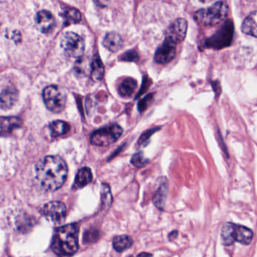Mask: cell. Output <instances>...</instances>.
Returning a JSON list of instances; mask_svg holds the SVG:
<instances>
[{"label": "cell", "instance_id": "1", "mask_svg": "<svg viewBox=\"0 0 257 257\" xmlns=\"http://www.w3.org/2000/svg\"><path fill=\"white\" fill-rule=\"evenodd\" d=\"M36 178L46 190L55 191L64 185L68 174L65 161L58 155H49L36 165Z\"/></svg>", "mask_w": 257, "mask_h": 257}, {"label": "cell", "instance_id": "2", "mask_svg": "<svg viewBox=\"0 0 257 257\" xmlns=\"http://www.w3.org/2000/svg\"><path fill=\"white\" fill-rule=\"evenodd\" d=\"M78 228L76 223L56 229L51 248L59 257H71L78 248Z\"/></svg>", "mask_w": 257, "mask_h": 257}, {"label": "cell", "instance_id": "3", "mask_svg": "<svg viewBox=\"0 0 257 257\" xmlns=\"http://www.w3.org/2000/svg\"><path fill=\"white\" fill-rule=\"evenodd\" d=\"M229 12L228 4L217 2L209 8H202L195 12L196 22L205 26H213L223 22Z\"/></svg>", "mask_w": 257, "mask_h": 257}, {"label": "cell", "instance_id": "4", "mask_svg": "<svg viewBox=\"0 0 257 257\" xmlns=\"http://www.w3.org/2000/svg\"><path fill=\"white\" fill-rule=\"evenodd\" d=\"M43 101L51 112L58 113L64 110L67 102L65 91L57 85H49L43 91Z\"/></svg>", "mask_w": 257, "mask_h": 257}, {"label": "cell", "instance_id": "5", "mask_svg": "<svg viewBox=\"0 0 257 257\" xmlns=\"http://www.w3.org/2000/svg\"><path fill=\"white\" fill-rule=\"evenodd\" d=\"M122 128L118 125L106 126L92 133L90 137L91 144L99 147H106L115 143L122 136Z\"/></svg>", "mask_w": 257, "mask_h": 257}, {"label": "cell", "instance_id": "6", "mask_svg": "<svg viewBox=\"0 0 257 257\" xmlns=\"http://www.w3.org/2000/svg\"><path fill=\"white\" fill-rule=\"evenodd\" d=\"M60 47L66 55L79 58L85 51V43L81 36L74 32H67L60 38Z\"/></svg>", "mask_w": 257, "mask_h": 257}, {"label": "cell", "instance_id": "7", "mask_svg": "<svg viewBox=\"0 0 257 257\" xmlns=\"http://www.w3.org/2000/svg\"><path fill=\"white\" fill-rule=\"evenodd\" d=\"M42 212L45 217L54 225L64 223L67 217L65 205L60 202H51L46 204L42 209Z\"/></svg>", "mask_w": 257, "mask_h": 257}, {"label": "cell", "instance_id": "8", "mask_svg": "<svg viewBox=\"0 0 257 257\" xmlns=\"http://www.w3.org/2000/svg\"><path fill=\"white\" fill-rule=\"evenodd\" d=\"M233 35V25L231 22L224 24L223 26L207 41L208 47L222 49L231 43Z\"/></svg>", "mask_w": 257, "mask_h": 257}, {"label": "cell", "instance_id": "9", "mask_svg": "<svg viewBox=\"0 0 257 257\" xmlns=\"http://www.w3.org/2000/svg\"><path fill=\"white\" fill-rule=\"evenodd\" d=\"M188 23L184 18L175 20L165 31V39L177 45L182 43L187 33Z\"/></svg>", "mask_w": 257, "mask_h": 257}, {"label": "cell", "instance_id": "10", "mask_svg": "<svg viewBox=\"0 0 257 257\" xmlns=\"http://www.w3.org/2000/svg\"><path fill=\"white\" fill-rule=\"evenodd\" d=\"M176 45L164 39V43L157 49L155 54V62L165 64L169 63L176 55Z\"/></svg>", "mask_w": 257, "mask_h": 257}, {"label": "cell", "instance_id": "11", "mask_svg": "<svg viewBox=\"0 0 257 257\" xmlns=\"http://www.w3.org/2000/svg\"><path fill=\"white\" fill-rule=\"evenodd\" d=\"M36 25L39 31L47 33L51 31L55 26V18L49 11L42 10L36 14Z\"/></svg>", "mask_w": 257, "mask_h": 257}, {"label": "cell", "instance_id": "12", "mask_svg": "<svg viewBox=\"0 0 257 257\" xmlns=\"http://www.w3.org/2000/svg\"><path fill=\"white\" fill-rule=\"evenodd\" d=\"M18 100V91L14 87L7 86L1 92V108L8 109L12 107Z\"/></svg>", "mask_w": 257, "mask_h": 257}, {"label": "cell", "instance_id": "13", "mask_svg": "<svg viewBox=\"0 0 257 257\" xmlns=\"http://www.w3.org/2000/svg\"><path fill=\"white\" fill-rule=\"evenodd\" d=\"M168 193V183L167 180H164L159 187L155 192V195L153 196V203L155 205V207L159 210H163L166 203L167 197Z\"/></svg>", "mask_w": 257, "mask_h": 257}, {"label": "cell", "instance_id": "14", "mask_svg": "<svg viewBox=\"0 0 257 257\" xmlns=\"http://www.w3.org/2000/svg\"><path fill=\"white\" fill-rule=\"evenodd\" d=\"M103 45L112 52H116L123 46V40L120 35L112 32L106 35L103 41Z\"/></svg>", "mask_w": 257, "mask_h": 257}, {"label": "cell", "instance_id": "15", "mask_svg": "<svg viewBox=\"0 0 257 257\" xmlns=\"http://www.w3.org/2000/svg\"><path fill=\"white\" fill-rule=\"evenodd\" d=\"M254 238V232L246 226L236 225L234 240L244 245H249L252 242Z\"/></svg>", "mask_w": 257, "mask_h": 257}, {"label": "cell", "instance_id": "16", "mask_svg": "<svg viewBox=\"0 0 257 257\" xmlns=\"http://www.w3.org/2000/svg\"><path fill=\"white\" fill-rule=\"evenodd\" d=\"M22 126V120L18 117L1 118V134L6 136Z\"/></svg>", "mask_w": 257, "mask_h": 257}, {"label": "cell", "instance_id": "17", "mask_svg": "<svg viewBox=\"0 0 257 257\" xmlns=\"http://www.w3.org/2000/svg\"><path fill=\"white\" fill-rule=\"evenodd\" d=\"M92 173L88 167L81 168L77 173L74 182V189H81L85 187L92 180Z\"/></svg>", "mask_w": 257, "mask_h": 257}, {"label": "cell", "instance_id": "18", "mask_svg": "<svg viewBox=\"0 0 257 257\" xmlns=\"http://www.w3.org/2000/svg\"><path fill=\"white\" fill-rule=\"evenodd\" d=\"M243 33L257 38V11L248 15L241 26Z\"/></svg>", "mask_w": 257, "mask_h": 257}, {"label": "cell", "instance_id": "19", "mask_svg": "<svg viewBox=\"0 0 257 257\" xmlns=\"http://www.w3.org/2000/svg\"><path fill=\"white\" fill-rule=\"evenodd\" d=\"M236 225L232 223H225L221 230V242L223 245L231 246L235 241L234 233H235Z\"/></svg>", "mask_w": 257, "mask_h": 257}, {"label": "cell", "instance_id": "20", "mask_svg": "<svg viewBox=\"0 0 257 257\" xmlns=\"http://www.w3.org/2000/svg\"><path fill=\"white\" fill-rule=\"evenodd\" d=\"M60 16L62 17L65 25L78 23L81 19V15L79 11L77 8H71V7L64 8L60 14Z\"/></svg>", "mask_w": 257, "mask_h": 257}, {"label": "cell", "instance_id": "21", "mask_svg": "<svg viewBox=\"0 0 257 257\" xmlns=\"http://www.w3.org/2000/svg\"><path fill=\"white\" fill-rule=\"evenodd\" d=\"M91 79L95 81H101L104 76V67L98 54L95 55L91 63Z\"/></svg>", "mask_w": 257, "mask_h": 257}, {"label": "cell", "instance_id": "22", "mask_svg": "<svg viewBox=\"0 0 257 257\" xmlns=\"http://www.w3.org/2000/svg\"><path fill=\"white\" fill-rule=\"evenodd\" d=\"M70 130V125L64 121H54L49 125V130H50L51 137H57L64 135L68 133Z\"/></svg>", "mask_w": 257, "mask_h": 257}, {"label": "cell", "instance_id": "23", "mask_svg": "<svg viewBox=\"0 0 257 257\" xmlns=\"http://www.w3.org/2000/svg\"><path fill=\"white\" fill-rule=\"evenodd\" d=\"M133 244V240L130 236L119 235L115 237L113 241H112V246L113 248L117 252H123L126 250L129 249Z\"/></svg>", "mask_w": 257, "mask_h": 257}, {"label": "cell", "instance_id": "24", "mask_svg": "<svg viewBox=\"0 0 257 257\" xmlns=\"http://www.w3.org/2000/svg\"><path fill=\"white\" fill-rule=\"evenodd\" d=\"M137 87V82L135 79L131 78H126L119 86V94L122 97H130L133 95Z\"/></svg>", "mask_w": 257, "mask_h": 257}, {"label": "cell", "instance_id": "25", "mask_svg": "<svg viewBox=\"0 0 257 257\" xmlns=\"http://www.w3.org/2000/svg\"><path fill=\"white\" fill-rule=\"evenodd\" d=\"M34 219L29 215L22 214L16 220L17 227L22 231H29L34 225Z\"/></svg>", "mask_w": 257, "mask_h": 257}, {"label": "cell", "instance_id": "26", "mask_svg": "<svg viewBox=\"0 0 257 257\" xmlns=\"http://www.w3.org/2000/svg\"><path fill=\"white\" fill-rule=\"evenodd\" d=\"M101 202L103 206L106 208H109L112 202V195L111 193L110 187L107 184H103L101 188Z\"/></svg>", "mask_w": 257, "mask_h": 257}, {"label": "cell", "instance_id": "27", "mask_svg": "<svg viewBox=\"0 0 257 257\" xmlns=\"http://www.w3.org/2000/svg\"><path fill=\"white\" fill-rule=\"evenodd\" d=\"M147 162H148V160L144 158L142 152L134 154L132 156L131 160H130V163L133 164V166L137 167V168H141V167L144 166Z\"/></svg>", "mask_w": 257, "mask_h": 257}, {"label": "cell", "instance_id": "28", "mask_svg": "<svg viewBox=\"0 0 257 257\" xmlns=\"http://www.w3.org/2000/svg\"><path fill=\"white\" fill-rule=\"evenodd\" d=\"M98 238H99V231L97 230L91 229V230L87 231L84 234L83 241L86 244H89V243L95 242L98 239Z\"/></svg>", "mask_w": 257, "mask_h": 257}, {"label": "cell", "instance_id": "29", "mask_svg": "<svg viewBox=\"0 0 257 257\" xmlns=\"http://www.w3.org/2000/svg\"><path fill=\"white\" fill-rule=\"evenodd\" d=\"M120 60H122V61H128V62L134 61V62H136V61L139 60V55L136 51H128L121 56Z\"/></svg>", "mask_w": 257, "mask_h": 257}, {"label": "cell", "instance_id": "30", "mask_svg": "<svg viewBox=\"0 0 257 257\" xmlns=\"http://www.w3.org/2000/svg\"><path fill=\"white\" fill-rule=\"evenodd\" d=\"M155 130H156V129H155V130H149V131H147L146 133H143V135L141 136V137H140V139L138 141V143L140 144V146H144V144H146V143H147V140H149L150 136L153 134V132L155 131Z\"/></svg>", "mask_w": 257, "mask_h": 257}, {"label": "cell", "instance_id": "31", "mask_svg": "<svg viewBox=\"0 0 257 257\" xmlns=\"http://www.w3.org/2000/svg\"><path fill=\"white\" fill-rule=\"evenodd\" d=\"M178 231L177 230H174V231H171L169 234H168V238H169L170 241H173V240L176 239L178 238Z\"/></svg>", "mask_w": 257, "mask_h": 257}, {"label": "cell", "instance_id": "32", "mask_svg": "<svg viewBox=\"0 0 257 257\" xmlns=\"http://www.w3.org/2000/svg\"><path fill=\"white\" fill-rule=\"evenodd\" d=\"M153 255L151 254H149V253H141V254H138L137 257H152Z\"/></svg>", "mask_w": 257, "mask_h": 257}, {"label": "cell", "instance_id": "33", "mask_svg": "<svg viewBox=\"0 0 257 257\" xmlns=\"http://www.w3.org/2000/svg\"><path fill=\"white\" fill-rule=\"evenodd\" d=\"M132 257V256H130V257Z\"/></svg>", "mask_w": 257, "mask_h": 257}]
</instances>
